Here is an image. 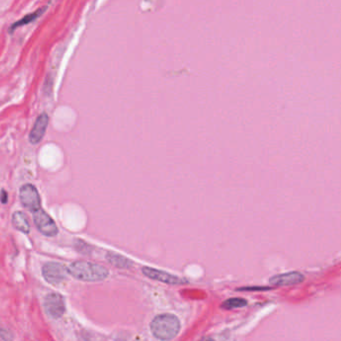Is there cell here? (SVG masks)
I'll use <instances>...</instances> for the list:
<instances>
[{"mask_svg":"<svg viewBox=\"0 0 341 341\" xmlns=\"http://www.w3.org/2000/svg\"><path fill=\"white\" fill-rule=\"evenodd\" d=\"M199 341H215L213 338H211V337H203V338H201L200 340Z\"/></svg>","mask_w":341,"mask_h":341,"instance_id":"cell-17","label":"cell"},{"mask_svg":"<svg viewBox=\"0 0 341 341\" xmlns=\"http://www.w3.org/2000/svg\"><path fill=\"white\" fill-rule=\"evenodd\" d=\"M150 329L152 334L157 339L161 341L171 340L178 334L180 330V321L173 314H159L151 321Z\"/></svg>","mask_w":341,"mask_h":341,"instance_id":"cell-2","label":"cell"},{"mask_svg":"<svg viewBox=\"0 0 341 341\" xmlns=\"http://www.w3.org/2000/svg\"><path fill=\"white\" fill-rule=\"evenodd\" d=\"M19 199L24 208L32 213L41 209V198L36 187L30 183L24 184L19 189Z\"/></svg>","mask_w":341,"mask_h":341,"instance_id":"cell-3","label":"cell"},{"mask_svg":"<svg viewBox=\"0 0 341 341\" xmlns=\"http://www.w3.org/2000/svg\"><path fill=\"white\" fill-rule=\"evenodd\" d=\"M49 123V117L47 113L43 112L40 114L35 120L33 127L29 133V142L33 145L38 144L42 139L46 132L47 126Z\"/></svg>","mask_w":341,"mask_h":341,"instance_id":"cell-8","label":"cell"},{"mask_svg":"<svg viewBox=\"0 0 341 341\" xmlns=\"http://www.w3.org/2000/svg\"><path fill=\"white\" fill-rule=\"evenodd\" d=\"M12 224L18 231L28 234L30 232V224L26 215L22 211H15L12 214Z\"/></svg>","mask_w":341,"mask_h":341,"instance_id":"cell-11","label":"cell"},{"mask_svg":"<svg viewBox=\"0 0 341 341\" xmlns=\"http://www.w3.org/2000/svg\"><path fill=\"white\" fill-rule=\"evenodd\" d=\"M33 221L38 231L47 237H54L58 234V228L54 220L43 210L33 212Z\"/></svg>","mask_w":341,"mask_h":341,"instance_id":"cell-6","label":"cell"},{"mask_svg":"<svg viewBox=\"0 0 341 341\" xmlns=\"http://www.w3.org/2000/svg\"><path fill=\"white\" fill-rule=\"evenodd\" d=\"M0 201L2 204H6L8 202V193L2 189L1 190V193H0Z\"/></svg>","mask_w":341,"mask_h":341,"instance_id":"cell-15","label":"cell"},{"mask_svg":"<svg viewBox=\"0 0 341 341\" xmlns=\"http://www.w3.org/2000/svg\"><path fill=\"white\" fill-rule=\"evenodd\" d=\"M304 275L298 271H291L275 275L269 279V283L274 286H290L304 281Z\"/></svg>","mask_w":341,"mask_h":341,"instance_id":"cell-9","label":"cell"},{"mask_svg":"<svg viewBox=\"0 0 341 341\" xmlns=\"http://www.w3.org/2000/svg\"><path fill=\"white\" fill-rule=\"evenodd\" d=\"M247 305V301L244 298H229L226 299L222 304H221V308L223 309H235V308H240V307H244Z\"/></svg>","mask_w":341,"mask_h":341,"instance_id":"cell-13","label":"cell"},{"mask_svg":"<svg viewBox=\"0 0 341 341\" xmlns=\"http://www.w3.org/2000/svg\"><path fill=\"white\" fill-rule=\"evenodd\" d=\"M42 275L48 283L52 285H59L66 280L68 271L67 267H65L62 263L48 262L42 267Z\"/></svg>","mask_w":341,"mask_h":341,"instance_id":"cell-4","label":"cell"},{"mask_svg":"<svg viewBox=\"0 0 341 341\" xmlns=\"http://www.w3.org/2000/svg\"><path fill=\"white\" fill-rule=\"evenodd\" d=\"M67 271L68 274L73 276L75 279L87 282L102 281L109 275L108 269L104 266L87 261L73 262L69 265Z\"/></svg>","mask_w":341,"mask_h":341,"instance_id":"cell-1","label":"cell"},{"mask_svg":"<svg viewBox=\"0 0 341 341\" xmlns=\"http://www.w3.org/2000/svg\"><path fill=\"white\" fill-rule=\"evenodd\" d=\"M0 337L2 338L3 341H12V339H13L12 333L9 330L4 329L2 327H0Z\"/></svg>","mask_w":341,"mask_h":341,"instance_id":"cell-14","label":"cell"},{"mask_svg":"<svg viewBox=\"0 0 341 341\" xmlns=\"http://www.w3.org/2000/svg\"><path fill=\"white\" fill-rule=\"evenodd\" d=\"M47 7L48 6H44V7H41V8H38L37 10H35L34 12H31L29 14H26L24 17H22L21 19H19L18 21L14 22L13 24H11V26L9 27L8 31L9 33H13L17 28L21 27V26H24V25H27L33 21H35L36 19H38L46 10H47Z\"/></svg>","mask_w":341,"mask_h":341,"instance_id":"cell-10","label":"cell"},{"mask_svg":"<svg viewBox=\"0 0 341 341\" xmlns=\"http://www.w3.org/2000/svg\"><path fill=\"white\" fill-rule=\"evenodd\" d=\"M142 272L143 274L153 280L156 281H160L169 285H183L186 284L188 281L184 278H180L176 275H172L168 272H165L163 270H159V269H155L152 267H143L142 268Z\"/></svg>","mask_w":341,"mask_h":341,"instance_id":"cell-7","label":"cell"},{"mask_svg":"<svg viewBox=\"0 0 341 341\" xmlns=\"http://www.w3.org/2000/svg\"><path fill=\"white\" fill-rule=\"evenodd\" d=\"M43 307L45 313L50 318H60L65 313L64 298L58 293H49L44 298Z\"/></svg>","mask_w":341,"mask_h":341,"instance_id":"cell-5","label":"cell"},{"mask_svg":"<svg viewBox=\"0 0 341 341\" xmlns=\"http://www.w3.org/2000/svg\"><path fill=\"white\" fill-rule=\"evenodd\" d=\"M271 289V287H246V288H241L239 290H268Z\"/></svg>","mask_w":341,"mask_h":341,"instance_id":"cell-16","label":"cell"},{"mask_svg":"<svg viewBox=\"0 0 341 341\" xmlns=\"http://www.w3.org/2000/svg\"><path fill=\"white\" fill-rule=\"evenodd\" d=\"M106 259L110 264L120 269H129L133 265V262L130 259L113 252H108L106 254Z\"/></svg>","mask_w":341,"mask_h":341,"instance_id":"cell-12","label":"cell"}]
</instances>
